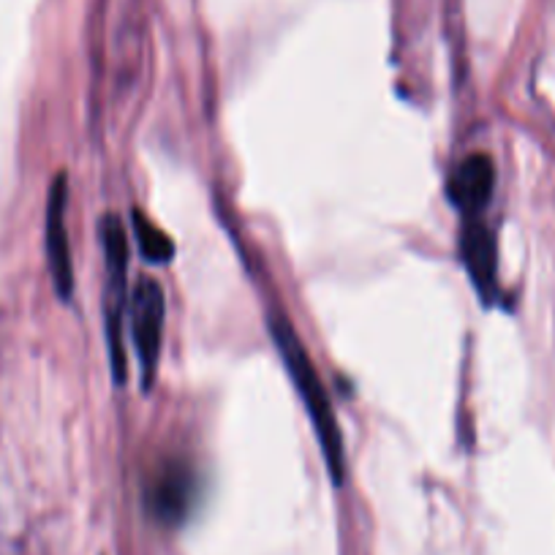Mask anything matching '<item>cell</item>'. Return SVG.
<instances>
[{
  "mask_svg": "<svg viewBox=\"0 0 555 555\" xmlns=\"http://www.w3.org/2000/svg\"><path fill=\"white\" fill-rule=\"evenodd\" d=\"M270 335L275 351L284 360L286 373L295 382L297 395H300L302 405L308 411V420L313 425V434H317L319 450H322L324 466H327L330 479L333 485L346 482V447L344 436H340L338 420H335L333 400H330L327 389H324L322 378H319L317 365H313L311 354H308L306 344L300 340V335L295 333V327L289 324V319L281 317V313H272L270 317Z\"/></svg>",
  "mask_w": 555,
  "mask_h": 555,
  "instance_id": "1",
  "label": "cell"
},
{
  "mask_svg": "<svg viewBox=\"0 0 555 555\" xmlns=\"http://www.w3.org/2000/svg\"><path fill=\"white\" fill-rule=\"evenodd\" d=\"M101 245H104V335L109 351V367L115 384H126V308H128V234L117 216H104L101 221Z\"/></svg>",
  "mask_w": 555,
  "mask_h": 555,
  "instance_id": "2",
  "label": "cell"
},
{
  "mask_svg": "<svg viewBox=\"0 0 555 555\" xmlns=\"http://www.w3.org/2000/svg\"><path fill=\"white\" fill-rule=\"evenodd\" d=\"M128 317H131L133 351L139 360V382L142 392H151L162 360L164 319H167V295L156 278H139L128 297Z\"/></svg>",
  "mask_w": 555,
  "mask_h": 555,
  "instance_id": "3",
  "label": "cell"
},
{
  "mask_svg": "<svg viewBox=\"0 0 555 555\" xmlns=\"http://www.w3.org/2000/svg\"><path fill=\"white\" fill-rule=\"evenodd\" d=\"M68 175L57 172L47 196V216H44V250L47 267H50L55 295L63 302L72 300L74 295V264H72V243H68Z\"/></svg>",
  "mask_w": 555,
  "mask_h": 555,
  "instance_id": "4",
  "label": "cell"
},
{
  "mask_svg": "<svg viewBox=\"0 0 555 555\" xmlns=\"http://www.w3.org/2000/svg\"><path fill=\"white\" fill-rule=\"evenodd\" d=\"M196 495V474L185 457H167L147 482L145 501L151 515L175 528L189 517Z\"/></svg>",
  "mask_w": 555,
  "mask_h": 555,
  "instance_id": "5",
  "label": "cell"
},
{
  "mask_svg": "<svg viewBox=\"0 0 555 555\" xmlns=\"http://www.w3.org/2000/svg\"><path fill=\"white\" fill-rule=\"evenodd\" d=\"M461 256L474 289L479 292L485 306H490L499 297V281H495L499 259H495V237L479 216H463Z\"/></svg>",
  "mask_w": 555,
  "mask_h": 555,
  "instance_id": "6",
  "label": "cell"
},
{
  "mask_svg": "<svg viewBox=\"0 0 555 555\" xmlns=\"http://www.w3.org/2000/svg\"><path fill=\"white\" fill-rule=\"evenodd\" d=\"M495 189V167L490 156L485 153H474V156L463 158L450 175V185L447 194L450 202L463 212V216H482L485 207L493 199Z\"/></svg>",
  "mask_w": 555,
  "mask_h": 555,
  "instance_id": "7",
  "label": "cell"
},
{
  "mask_svg": "<svg viewBox=\"0 0 555 555\" xmlns=\"http://www.w3.org/2000/svg\"><path fill=\"white\" fill-rule=\"evenodd\" d=\"M131 223L139 250H142V256H145L151 264H167V261H172L175 243L164 229H158L142 210L131 212Z\"/></svg>",
  "mask_w": 555,
  "mask_h": 555,
  "instance_id": "8",
  "label": "cell"
}]
</instances>
